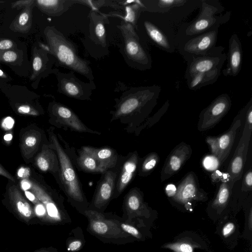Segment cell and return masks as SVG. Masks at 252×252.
I'll return each mask as SVG.
<instances>
[{"label":"cell","mask_w":252,"mask_h":252,"mask_svg":"<svg viewBox=\"0 0 252 252\" xmlns=\"http://www.w3.org/2000/svg\"><path fill=\"white\" fill-rule=\"evenodd\" d=\"M160 92L157 85L131 87L115 99L111 122L119 120L126 125L127 132H135L146 121L156 105Z\"/></svg>","instance_id":"1"},{"label":"cell","mask_w":252,"mask_h":252,"mask_svg":"<svg viewBox=\"0 0 252 252\" xmlns=\"http://www.w3.org/2000/svg\"><path fill=\"white\" fill-rule=\"evenodd\" d=\"M45 35L49 45L47 50L59 66L80 74L90 81L94 80L90 61L79 55L73 42L54 27H47Z\"/></svg>","instance_id":"2"},{"label":"cell","mask_w":252,"mask_h":252,"mask_svg":"<svg viewBox=\"0 0 252 252\" xmlns=\"http://www.w3.org/2000/svg\"><path fill=\"white\" fill-rule=\"evenodd\" d=\"M49 146L55 150L59 158V177L62 188L72 205L82 213L87 210L88 203L72 160L52 129L49 131Z\"/></svg>","instance_id":"3"},{"label":"cell","mask_w":252,"mask_h":252,"mask_svg":"<svg viewBox=\"0 0 252 252\" xmlns=\"http://www.w3.org/2000/svg\"><path fill=\"white\" fill-rule=\"evenodd\" d=\"M117 27L121 34V50L126 63L138 69L149 68L151 58L141 45L135 29L130 23L123 20Z\"/></svg>","instance_id":"4"},{"label":"cell","mask_w":252,"mask_h":252,"mask_svg":"<svg viewBox=\"0 0 252 252\" xmlns=\"http://www.w3.org/2000/svg\"><path fill=\"white\" fill-rule=\"evenodd\" d=\"M83 214L89 220L88 229L96 237L115 243L120 240L123 243H125V240L129 242V235L121 229L119 221L116 222V220H107L101 213L94 210L87 209Z\"/></svg>","instance_id":"5"},{"label":"cell","mask_w":252,"mask_h":252,"mask_svg":"<svg viewBox=\"0 0 252 252\" xmlns=\"http://www.w3.org/2000/svg\"><path fill=\"white\" fill-rule=\"evenodd\" d=\"M58 91L63 95L79 100H89L93 92L96 89L94 81L86 83L82 81L74 72L68 73L58 71L57 74Z\"/></svg>","instance_id":"6"},{"label":"cell","mask_w":252,"mask_h":252,"mask_svg":"<svg viewBox=\"0 0 252 252\" xmlns=\"http://www.w3.org/2000/svg\"><path fill=\"white\" fill-rule=\"evenodd\" d=\"M51 117L54 125L72 131L100 135V132L87 127L73 110L58 102H53L50 108Z\"/></svg>","instance_id":"7"},{"label":"cell","mask_w":252,"mask_h":252,"mask_svg":"<svg viewBox=\"0 0 252 252\" xmlns=\"http://www.w3.org/2000/svg\"><path fill=\"white\" fill-rule=\"evenodd\" d=\"M231 100L226 94L220 95L200 113L197 129L203 132L214 127L229 110Z\"/></svg>","instance_id":"8"},{"label":"cell","mask_w":252,"mask_h":252,"mask_svg":"<svg viewBox=\"0 0 252 252\" xmlns=\"http://www.w3.org/2000/svg\"><path fill=\"white\" fill-rule=\"evenodd\" d=\"M241 125V120H237L229 129L219 136H207L205 141L213 156L222 164L230 154L234 144L236 133Z\"/></svg>","instance_id":"9"},{"label":"cell","mask_w":252,"mask_h":252,"mask_svg":"<svg viewBox=\"0 0 252 252\" xmlns=\"http://www.w3.org/2000/svg\"><path fill=\"white\" fill-rule=\"evenodd\" d=\"M30 183L33 194L43 205L49 217L57 222H68L69 218L63 205V198L60 196L55 200L41 186Z\"/></svg>","instance_id":"10"},{"label":"cell","mask_w":252,"mask_h":252,"mask_svg":"<svg viewBox=\"0 0 252 252\" xmlns=\"http://www.w3.org/2000/svg\"><path fill=\"white\" fill-rule=\"evenodd\" d=\"M207 193L199 187L195 174L189 173L176 189L173 199L180 204L186 205L193 201H205Z\"/></svg>","instance_id":"11"},{"label":"cell","mask_w":252,"mask_h":252,"mask_svg":"<svg viewBox=\"0 0 252 252\" xmlns=\"http://www.w3.org/2000/svg\"><path fill=\"white\" fill-rule=\"evenodd\" d=\"M192 153V150L189 144L182 142L177 145L165 159L161 170V181L168 179L178 172Z\"/></svg>","instance_id":"12"},{"label":"cell","mask_w":252,"mask_h":252,"mask_svg":"<svg viewBox=\"0 0 252 252\" xmlns=\"http://www.w3.org/2000/svg\"><path fill=\"white\" fill-rule=\"evenodd\" d=\"M252 132L243 131L227 169L228 181L232 184L242 178L247 160Z\"/></svg>","instance_id":"13"},{"label":"cell","mask_w":252,"mask_h":252,"mask_svg":"<svg viewBox=\"0 0 252 252\" xmlns=\"http://www.w3.org/2000/svg\"><path fill=\"white\" fill-rule=\"evenodd\" d=\"M118 174L117 168L109 170L103 174V177L98 184L92 202L95 208L105 209L112 199Z\"/></svg>","instance_id":"14"},{"label":"cell","mask_w":252,"mask_h":252,"mask_svg":"<svg viewBox=\"0 0 252 252\" xmlns=\"http://www.w3.org/2000/svg\"><path fill=\"white\" fill-rule=\"evenodd\" d=\"M139 158L137 151L130 153L121 166L112 199L117 198L132 181L137 171Z\"/></svg>","instance_id":"15"},{"label":"cell","mask_w":252,"mask_h":252,"mask_svg":"<svg viewBox=\"0 0 252 252\" xmlns=\"http://www.w3.org/2000/svg\"><path fill=\"white\" fill-rule=\"evenodd\" d=\"M82 149L90 154L98 163L99 173L104 174L107 171L115 168L119 162V155L113 148L109 147L95 148L85 146Z\"/></svg>","instance_id":"16"},{"label":"cell","mask_w":252,"mask_h":252,"mask_svg":"<svg viewBox=\"0 0 252 252\" xmlns=\"http://www.w3.org/2000/svg\"><path fill=\"white\" fill-rule=\"evenodd\" d=\"M216 11L215 7L203 1L199 16L188 27L186 34L189 35L199 34L212 27L217 21L214 17Z\"/></svg>","instance_id":"17"},{"label":"cell","mask_w":252,"mask_h":252,"mask_svg":"<svg viewBox=\"0 0 252 252\" xmlns=\"http://www.w3.org/2000/svg\"><path fill=\"white\" fill-rule=\"evenodd\" d=\"M89 33L91 40L101 47H107L105 25L109 23L106 16L101 15L92 10L89 15Z\"/></svg>","instance_id":"18"},{"label":"cell","mask_w":252,"mask_h":252,"mask_svg":"<svg viewBox=\"0 0 252 252\" xmlns=\"http://www.w3.org/2000/svg\"><path fill=\"white\" fill-rule=\"evenodd\" d=\"M225 55H204L193 60L189 66L186 75L190 78L194 74L221 68Z\"/></svg>","instance_id":"19"},{"label":"cell","mask_w":252,"mask_h":252,"mask_svg":"<svg viewBox=\"0 0 252 252\" xmlns=\"http://www.w3.org/2000/svg\"><path fill=\"white\" fill-rule=\"evenodd\" d=\"M242 49L237 34H233L229 40L227 67L223 71L225 76H235L239 73L242 65Z\"/></svg>","instance_id":"20"},{"label":"cell","mask_w":252,"mask_h":252,"mask_svg":"<svg viewBox=\"0 0 252 252\" xmlns=\"http://www.w3.org/2000/svg\"><path fill=\"white\" fill-rule=\"evenodd\" d=\"M218 30H214L189 40L185 44L186 51L195 55H206L216 44Z\"/></svg>","instance_id":"21"},{"label":"cell","mask_w":252,"mask_h":252,"mask_svg":"<svg viewBox=\"0 0 252 252\" xmlns=\"http://www.w3.org/2000/svg\"><path fill=\"white\" fill-rule=\"evenodd\" d=\"M8 196L12 208L20 219L28 222L34 217L32 208L16 186L13 185L9 188Z\"/></svg>","instance_id":"22"},{"label":"cell","mask_w":252,"mask_h":252,"mask_svg":"<svg viewBox=\"0 0 252 252\" xmlns=\"http://www.w3.org/2000/svg\"><path fill=\"white\" fill-rule=\"evenodd\" d=\"M35 163L42 172L58 173L60 169L59 158L55 150L49 145L43 144L41 152L35 158Z\"/></svg>","instance_id":"23"},{"label":"cell","mask_w":252,"mask_h":252,"mask_svg":"<svg viewBox=\"0 0 252 252\" xmlns=\"http://www.w3.org/2000/svg\"><path fill=\"white\" fill-rule=\"evenodd\" d=\"M125 208L127 215L142 216L149 213L144 202L143 192L137 188L131 189L125 198Z\"/></svg>","instance_id":"24"},{"label":"cell","mask_w":252,"mask_h":252,"mask_svg":"<svg viewBox=\"0 0 252 252\" xmlns=\"http://www.w3.org/2000/svg\"><path fill=\"white\" fill-rule=\"evenodd\" d=\"M36 2L45 13L52 16H61L76 4V0H38Z\"/></svg>","instance_id":"25"},{"label":"cell","mask_w":252,"mask_h":252,"mask_svg":"<svg viewBox=\"0 0 252 252\" xmlns=\"http://www.w3.org/2000/svg\"><path fill=\"white\" fill-rule=\"evenodd\" d=\"M41 140V133L35 130L26 132L21 141V149L23 155L29 158L36 152Z\"/></svg>","instance_id":"26"},{"label":"cell","mask_w":252,"mask_h":252,"mask_svg":"<svg viewBox=\"0 0 252 252\" xmlns=\"http://www.w3.org/2000/svg\"><path fill=\"white\" fill-rule=\"evenodd\" d=\"M220 68L194 74L189 80V88L195 90L204 86L214 83L218 79Z\"/></svg>","instance_id":"27"},{"label":"cell","mask_w":252,"mask_h":252,"mask_svg":"<svg viewBox=\"0 0 252 252\" xmlns=\"http://www.w3.org/2000/svg\"><path fill=\"white\" fill-rule=\"evenodd\" d=\"M233 184L228 181H222L217 194L214 199L212 207L217 211L221 212L227 206Z\"/></svg>","instance_id":"28"},{"label":"cell","mask_w":252,"mask_h":252,"mask_svg":"<svg viewBox=\"0 0 252 252\" xmlns=\"http://www.w3.org/2000/svg\"><path fill=\"white\" fill-rule=\"evenodd\" d=\"M159 161V157L156 152H151L139 159L137 171L139 176L149 175L155 169Z\"/></svg>","instance_id":"29"},{"label":"cell","mask_w":252,"mask_h":252,"mask_svg":"<svg viewBox=\"0 0 252 252\" xmlns=\"http://www.w3.org/2000/svg\"><path fill=\"white\" fill-rule=\"evenodd\" d=\"M144 25L148 36L156 44L165 50L170 48L167 38L158 28L148 21H145Z\"/></svg>","instance_id":"30"},{"label":"cell","mask_w":252,"mask_h":252,"mask_svg":"<svg viewBox=\"0 0 252 252\" xmlns=\"http://www.w3.org/2000/svg\"><path fill=\"white\" fill-rule=\"evenodd\" d=\"M76 162L78 166L84 172L99 173L96 159L82 149L79 150V156L76 158Z\"/></svg>","instance_id":"31"},{"label":"cell","mask_w":252,"mask_h":252,"mask_svg":"<svg viewBox=\"0 0 252 252\" xmlns=\"http://www.w3.org/2000/svg\"><path fill=\"white\" fill-rule=\"evenodd\" d=\"M131 2V1L128 5H127V4L125 5L124 10L126 11V15L121 17L123 18L122 20L130 23L135 29H137L138 19L141 12L144 10V6L141 0H133L132 4H129Z\"/></svg>","instance_id":"32"},{"label":"cell","mask_w":252,"mask_h":252,"mask_svg":"<svg viewBox=\"0 0 252 252\" xmlns=\"http://www.w3.org/2000/svg\"><path fill=\"white\" fill-rule=\"evenodd\" d=\"M161 248L174 252H194V249L200 248V246L189 238H184L175 242L164 244Z\"/></svg>","instance_id":"33"},{"label":"cell","mask_w":252,"mask_h":252,"mask_svg":"<svg viewBox=\"0 0 252 252\" xmlns=\"http://www.w3.org/2000/svg\"><path fill=\"white\" fill-rule=\"evenodd\" d=\"M76 3L81 4L93 8L92 10L96 9L101 7H110L116 9H125L126 1L114 0H76Z\"/></svg>","instance_id":"34"},{"label":"cell","mask_w":252,"mask_h":252,"mask_svg":"<svg viewBox=\"0 0 252 252\" xmlns=\"http://www.w3.org/2000/svg\"><path fill=\"white\" fill-rule=\"evenodd\" d=\"M187 2L185 0H159L157 1V6L159 10H165L184 5Z\"/></svg>","instance_id":"35"},{"label":"cell","mask_w":252,"mask_h":252,"mask_svg":"<svg viewBox=\"0 0 252 252\" xmlns=\"http://www.w3.org/2000/svg\"><path fill=\"white\" fill-rule=\"evenodd\" d=\"M121 229L126 233L138 239H141L142 235L134 226L126 222H119Z\"/></svg>","instance_id":"36"},{"label":"cell","mask_w":252,"mask_h":252,"mask_svg":"<svg viewBox=\"0 0 252 252\" xmlns=\"http://www.w3.org/2000/svg\"><path fill=\"white\" fill-rule=\"evenodd\" d=\"M241 190L244 191L252 190V170L250 168L245 173L242 184Z\"/></svg>","instance_id":"37"},{"label":"cell","mask_w":252,"mask_h":252,"mask_svg":"<svg viewBox=\"0 0 252 252\" xmlns=\"http://www.w3.org/2000/svg\"><path fill=\"white\" fill-rule=\"evenodd\" d=\"M247 111L245 123L243 130L252 132V105L251 102Z\"/></svg>","instance_id":"38"},{"label":"cell","mask_w":252,"mask_h":252,"mask_svg":"<svg viewBox=\"0 0 252 252\" xmlns=\"http://www.w3.org/2000/svg\"><path fill=\"white\" fill-rule=\"evenodd\" d=\"M83 244V241L80 239H73L67 244V250L69 252H76L81 249Z\"/></svg>","instance_id":"39"},{"label":"cell","mask_w":252,"mask_h":252,"mask_svg":"<svg viewBox=\"0 0 252 252\" xmlns=\"http://www.w3.org/2000/svg\"><path fill=\"white\" fill-rule=\"evenodd\" d=\"M212 163H219L220 164L218 159L214 156L206 157L203 161V165L208 170H214L217 168V165L213 164Z\"/></svg>","instance_id":"40"},{"label":"cell","mask_w":252,"mask_h":252,"mask_svg":"<svg viewBox=\"0 0 252 252\" xmlns=\"http://www.w3.org/2000/svg\"><path fill=\"white\" fill-rule=\"evenodd\" d=\"M19 113L22 114H27L33 116L38 115V112L35 109L28 105H23L18 108Z\"/></svg>","instance_id":"41"},{"label":"cell","mask_w":252,"mask_h":252,"mask_svg":"<svg viewBox=\"0 0 252 252\" xmlns=\"http://www.w3.org/2000/svg\"><path fill=\"white\" fill-rule=\"evenodd\" d=\"M235 226L233 223L228 222L223 227L222 230V235L224 237H227L231 235L235 229Z\"/></svg>","instance_id":"42"},{"label":"cell","mask_w":252,"mask_h":252,"mask_svg":"<svg viewBox=\"0 0 252 252\" xmlns=\"http://www.w3.org/2000/svg\"><path fill=\"white\" fill-rule=\"evenodd\" d=\"M43 65L44 63L41 57L39 56H35L32 63L33 70L36 72H38L41 70Z\"/></svg>","instance_id":"43"},{"label":"cell","mask_w":252,"mask_h":252,"mask_svg":"<svg viewBox=\"0 0 252 252\" xmlns=\"http://www.w3.org/2000/svg\"><path fill=\"white\" fill-rule=\"evenodd\" d=\"M2 58L6 62L11 63L14 62L17 59V55L14 51H8L3 54Z\"/></svg>","instance_id":"44"},{"label":"cell","mask_w":252,"mask_h":252,"mask_svg":"<svg viewBox=\"0 0 252 252\" xmlns=\"http://www.w3.org/2000/svg\"><path fill=\"white\" fill-rule=\"evenodd\" d=\"M29 20V14L27 12L22 13L18 19V23L20 26L25 25Z\"/></svg>","instance_id":"45"},{"label":"cell","mask_w":252,"mask_h":252,"mask_svg":"<svg viewBox=\"0 0 252 252\" xmlns=\"http://www.w3.org/2000/svg\"><path fill=\"white\" fill-rule=\"evenodd\" d=\"M35 214L40 217H43L46 215V210L42 203L36 204L35 209Z\"/></svg>","instance_id":"46"},{"label":"cell","mask_w":252,"mask_h":252,"mask_svg":"<svg viewBox=\"0 0 252 252\" xmlns=\"http://www.w3.org/2000/svg\"><path fill=\"white\" fill-rule=\"evenodd\" d=\"M13 43L12 41L5 39L0 41V49L5 50L8 49L13 46Z\"/></svg>","instance_id":"47"},{"label":"cell","mask_w":252,"mask_h":252,"mask_svg":"<svg viewBox=\"0 0 252 252\" xmlns=\"http://www.w3.org/2000/svg\"><path fill=\"white\" fill-rule=\"evenodd\" d=\"M25 193L27 197L32 202L36 204L41 203L40 201L37 199V198L35 196V195L32 192L27 191V190H25Z\"/></svg>","instance_id":"48"},{"label":"cell","mask_w":252,"mask_h":252,"mask_svg":"<svg viewBox=\"0 0 252 252\" xmlns=\"http://www.w3.org/2000/svg\"><path fill=\"white\" fill-rule=\"evenodd\" d=\"M0 175L4 176L10 180L14 181L13 176L8 173L3 167L0 164Z\"/></svg>","instance_id":"49"},{"label":"cell","mask_w":252,"mask_h":252,"mask_svg":"<svg viewBox=\"0 0 252 252\" xmlns=\"http://www.w3.org/2000/svg\"><path fill=\"white\" fill-rule=\"evenodd\" d=\"M13 124V120L10 117H7L4 119L3 126L6 128H11L12 127Z\"/></svg>","instance_id":"50"},{"label":"cell","mask_w":252,"mask_h":252,"mask_svg":"<svg viewBox=\"0 0 252 252\" xmlns=\"http://www.w3.org/2000/svg\"><path fill=\"white\" fill-rule=\"evenodd\" d=\"M248 227L250 230H252V208L250 209L249 217H248Z\"/></svg>","instance_id":"51"},{"label":"cell","mask_w":252,"mask_h":252,"mask_svg":"<svg viewBox=\"0 0 252 252\" xmlns=\"http://www.w3.org/2000/svg\"><path fill=\"white\" fill-rule=\"evenodd\" d=\"M12 138V136L10 134H6L4 137V139L6 141L11 140Z\"/></svg>","instance_id":"52"},{"label":"cell","mask_w":252,"mask_h":252,"mask_svg":"<svg viewBox=\"0 0 252 252\" xmlns=\"http://www.w3.org/2000/svg\"><path fill=\"white\" fill-rule=\"evenodd\" d=\"M37 252H51V251H50L49 250H47V249H43V250H41Z\"/></svg>","instance_id":"53"},{"label":"cell","mask_w":252,"mask_h":252,"mask_svg":"<svg viewBox=\"0 0 252 252\" xmlns=\"http://www.w3.org/2000/svg\"><path fill=\"white\" fill-rule=\"evenodd\" d=\"M0 77H5L4 72L1 69H0Z\"/></svg>","instance_id":"54"}]
</instances>
